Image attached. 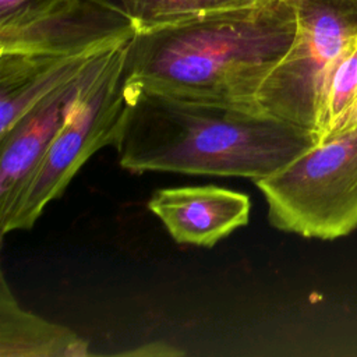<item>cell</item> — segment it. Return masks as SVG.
<instances>
[{"mask_svg": "<svg viewBox=\"0 0 357 357\" xmlns=\"http://www.w3.org/2000/svg\"><path fill=\"white\" fill-rule=\"evenodd\" d=\"M89 343L73 329L22 308L0 275V357H88Z\"/></svg>", "mask_w": 357, "mask_h": 357, "instance_id": "30bf717a", "label": "cell"}, {"mask_svg": "<svg viewBox=\"0 0 357 357\" xmlns=\"http://www.w3.org/2000/svg\"><path fill=\"white\" fill-rule=\"evenodd\" d=\"M134 36L105 47L78 77L38 102L0 135V225L11 215L46 151L86 89Z\"/></svg>", "mask_w": 357, "mask_h": 357, "instance_id": "52a82bcc", "label": "cell"}, {"mask_svg": "<svg viewBox=\"0 0 357 357\" xmlns=\"http://www.w3.org/2000/svg\"><path fill=\"white\" fill-rule=\"evenodd\" d=\"M353 127H357V100L349 109V112L344 114V117L342 119V121L339 123V126L335 128V131L331 135H335V134L342 132V131H347V130H350Z\"/></svg>", "mask_w": 357, "mask_h": 357, "instance_id": "9a60e30c", "label": "cell"}, {"mask_svg": "<svg viewBox=\"0 0 357 357\" xmlns=\"http://www.w3.org/2000/svg\"><path fill=\"white\" fill-rule=\"evenodd\" d=\"M294 1L293 43L264 81L255 105L266 114L317 134L322 89L332 64L357 32V10L346 0Z\"/></svg>", "mask_w": 357, "mask_h": 357, "instance_id": "5b68a950", "label": "cell"}, {"mask_svg": "<svg viewBox=\"0 0 357 357\" xmlns=\"http://www.w3.org/2000/svg\"><path fill=\"white\" fill-rule=\"evenodd\" d=\"M32 1L33 0H0V22L15 17Z\"/></svg>", "mask_w": 357, "mask_h": 357, "instance_id": "5bb4252c", "label": "cell"}, {"mask_svg": "<svg viewBox=\"0 0 357 357\" xmlns=\"http://www.w3.org/2000/svg\"><path fill=\"white\" fill-rule=\"evenodd\" d=\"M351 7H354L357 10V0H346Z\"/></svg>", "mask_w": 357, "mask_h": 357, "instance_id": "2e32d148", "label": "cell"}, {"mask_svg": "<svg viewBox=\"0 0 357 357\" xmlns=\"http://www.w3.org/2000/svg\"><path fill=\"white\" fill-rule=\"evenodd\" d=\"M254 183L278 230L318 240L347 236L357 229V127L325 138Z\"/></svg>", "mask_w": 357, "mask_h": 357, "instance_id": "3957f363", "label": "cell"}, {"mask_svg": "<svg viewBox=\"0 0 357 357\" xmlns=\"http://www.w3.org/2000/svg\"><path fill=\"white\" fill-rule=\"evenodd\" d=\"M131 40L86 89L54 137L11 215L0 225L1 236L31 229L82 165L103 146L114 145L127 105L126 59Z\"/></svg>", "mask_w": 357, "mask_h": 357, "instance_id": "277c9868", "label": "cell"}, {"mask_svg": "<svg viewBox=\"0 0 357 357\" xmlns=\"http://www.w3.org/2000/svg\"><path fill=\"white\" fill-rule=\"evenodd\" d=\"M121 356H181V350L165 343V342H152L137 347L135 350H128L120 353Z\"/></svg>", "mask_w": 357, "mask_h": 357, "instance_id": "4fadbf2b", "label": "cell"}, {"mask_svg": "<svg viewBox=\"0 0 357 357\" xmlns=\"http://www.w3.org/2000/svg\"><path fill=\"white\" fill-rule=\"evenodd\" d=\"M130 36L70 54L0 53V135L43 98L78 77L105 47Z\"/></svg>", "mask_w": 357, "mask_h": 357, "instance_id": "9c48e42d", "label": "cell"}, {"mask_svg": "<svg viewBox=\"0 0 357 357\" xmlns=\"http://www.w3.org/2000/svg\"><path fill=\"white\" fill-rule=\"evenodd\" d=\"M357 100V32L347 42L326 77L319 110L317 134L319 142L328 138Z\"/></svg>", "mask_w": 357, "mask_h": 357, "instance_id": "7c38bea8", "label": "cell"}, {"mask_svg": "<svg viewBox=\"0 0 357 357\" xmlns=\"http://www.w3.org/2000/svg\"><path fill=\"white\" fill-rule=\"evenodd\" d=\"M127 105L114 142L132 173L172 172L257 181L318 144L304 127L258 107L183 98L127 82Z\"/></svg>", "mask_w": 357, "mask_h": 357, "instance_id": "6da1fadb", "label": "cell"}, {"mask_svg": "<svg viewBox=\"0 0 357 357\" xmlns=\"http://www.w3.org/2000/svg\"><path fill=\"white\" fill-rule=\"evenodd\" d=\"M296 29V1L268 0L137 33L126 79L183 98L257 107V93L291 46Z\"/></svg>", "mask_w": 357, "mask_h": 357, "instance_id": "7a4b0ae2", "label": "cell"}, {"mask_svg": "<svg viewBox=\"0 0 357 357\" xmlns=\"http://www.w3.org/2000/svg\"><path fill=\"white\" fill-rule=\"evenodd\" d=\"M148 209L176 243L213 247L248 223L251 201L244 192L219 185H184L155 191Z\"/></svg>", "mask_w": 357, "mask_h": 357, "instance_id": "ba28073f", "label": "cell"}, {"mask_svg": "<svg viewBox=\"0 0 357 357\" xmlns=\"http://www.w3.org/2000/svg\"><path fill=\"white\" fill-rule=\"evenodd\" d=\"M268 0H117L137 33L198 21Z\"/></svg>", "mask_w": 357, "mask_h": 357, "instance_id": "8fae6325", "label": "cell"}, {"mask_svg": "<svg viewBox=\"0 0 357 357\" xmlns=\"http://www.w3.org/2000/svg\"><path fill=\"white\" fill-rule=\"evenodd\" d=\"M135 33L109 0H33L0 22V53L70 54Z\"/></svg>", "mask_w": 357, "mask_h": 357, "instance_id": "8992f818", "label": "cell"}]
</instances>
